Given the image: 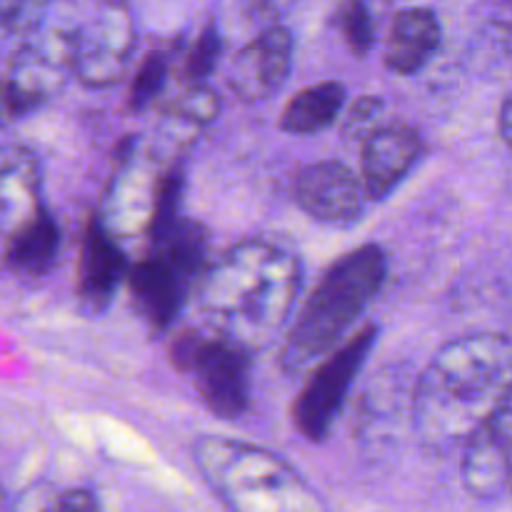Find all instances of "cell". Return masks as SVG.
<instances>
[{"instance_id":"8992f818","label":"cell","mask_w":512,"mask_h":512,"mask_svg":"<svg viewBox=\"0 0 512 512\" xmlns=\"http://www.w3.org/2000/svg\"><path fill=\"white\" fill-rule=\"evenodd\" d=\"M378 340V325H365L350 340L325 355L320 368L303 385L293 403L295 430L310 443H323L333 433L355 378Z\"/></svg>"},{"instance_id":"4fadbf2b","label":"cell","mask_w":512,"mask_h":512,"mask_svg":"<svg viewBox=\"0 0 512 512\" xmlns=\"http://www.w3.org/2000/svg\"><path fill=\"white\" fill-rule=\"evenodd\" d=\"M193 285L195 280H190L183 270L150 250L145 253V258L130 265V300H133L135 313L148 323L153 333H165L175 323Z\"/></svg>"},{"instance_id":"3957f363","label":"cell","mask_w":512,"mask_h":512,"mask_svg":"<svg viewBox=\"0 0 512 512\" xmlns=\"http://www.w3.org/2000/svg\"><path fill=\"white\" fill-rule=\"evenodd\" d=\"M385 278L388 258L380 245H360L335 260L300 308L298 320L280 353V365L288 373H295L338 348L345 333L378 298Z\"/></svg>"},{"instance_id":"cb8c5ba5","label":"cell","mask_w":512,"mask_h":512,"mask_svg":"<svg viewBox=\"0 0 512 512\" xmlns=\"http://www.w3.org/2000/svg\"><path fill=\"white\" fill-rule=\"evenodd\" d=\"M50 0H3V30L8 35H30L43 20Z\"/></svg>"},{"instance_id":"7402d4cb","label":"cell","mask_w":512,"mask_h":512,"mask_svg":"<svg viewBox=\"0 0 512 512\" xmlns=\"http://www.w3.org/2000/svg\"><path fill=\"white\" fill-rule=\"evenodd\" d=\"M223 50V38L213 23L205 25L203 33L198 35L193 48L188 50L183 63V83H205L208 75L215 70V63Z\"/></svg>"},{"instance_id":"d4e9b609","label":"cell","mask_w":512,"mask_h":512,"mask_svg":"<svg viewBox=\"0 0 512 512\" xmlns=\"http://www.w3.org/2000/svg\"><path fill=\"white\" fill-rule=\"evenodd\" d=\"M383 108L385 103L378 95H363V98L355 100L343 120L345 138H368L375 130V123H378Z\"/></svg>"},{"instance_id":"5bb4252c","label":"cell","mask_w":512,"mask_h":512,"mask_svg":"<svg viewBox=\"0 0 512 512\" xmlns=\"http://www.w3.org/2000/svg\"><path fill=\"white\" fill-rule=\"evenodd\" d=\"M130 268L125 253L115 243L110 225L103 215L90 218L83 233L78 263V298L90 313H103L113 303L120 283L128 278Z\"/></svg>"},{"instance_id":"52a82bcc","label":"cell","mask_w":512,"mask_h":512,"mask_svg":"<svg viewBox=\"0 0 512 512\" xmlns=\"http://www.w3.org/2000/svg\"><path fill=\"white\" fill-rule=\"evenodd\" d=\"M73 55L75 33L68 30L20 45L3 83L5 113L20 118L48 103L73 73Z\"/></svg>"},{"instance_id":"e0dca14e","label":"cell","mask_w":512,"mask_h":512,"mask_svg":"<svg viewBox=\"0 0 512 512\" xmlns=\"http://www.w3.org/2000/svg\"><path fill=\"white\" fill-rule=\"evenodd\" d=\"M345 105V85L323 80L303 88L288 100L280 115V128L290 135H313L330 128L340 118Z\"/></svg>"},{"instance_id":"9a60e30c","label":"cell","mask_w":512,"mask_h":512,"mask_svg":"<svg viewBox=\"0 0 512 512\" xmlns=\"http://www.w3.org/2000/svg\"><path fill=\"white\" fill-rule=\"evenodd\" d=\"M60 225L43 205L5 230V268L18 278H43L60 255Z\"/></svg>"},{"instance_id":"ffe728a7","label":"cell","mask_w":512,"mask_h":512,"mask_svg":"<svg viewBox=\"0 0 512 512\" xmlns=\"http://www.w3.org/2000/svg\"><path fill=\"white\" fill-rule=\"evenodd\" d=\"M335 23H338L340 33H343V40L350 48V53L365 58L373 50L375 23L363 0H345L338 8V13H335Z\"/></svg>"},{"instance_id":"d6986e66","label":"cell","mask_w":512,"mask_h":512,"mask_svg":"<svg viewBox=\"0 0 512 512\" xmlns=\"http://www.w3.org/2000/svg\"><path fill=\"white\" fill-rule=\"evenodd\" d=\"M170 73V53L168 50H150L145 60L140 63V70L135 73L128 93V108L133 113H143L168 83Z\"/></svg>"},{"instance_id":"ba28073f","label":"cell","mask_w":512,"mask_h":512,"mask_svg":"<svg viewBox=\"0 0 512 512\" xmlns=\"http://www.w3.org/2000/svg\"><path fill=\"white\" fill-rule=\"evenodd\" d=\"M512 470V383L485 423L465 443L463 483L473 498L490 500L508 488Z\"/></svg>"},{"instance_id":"603a6c76","label":"cell","mask_w":512,"mask_h":512,"mask_svg":"<svg viewBox=\"0 0 512 512\" xmlns=\"http://www.w3.org/2000/svg\"><path fill=\"white\" fill-rule=\"evenodd\" d=\"M183 185H185V175L180 165H173L168 173L160 175L158 188H155V205H153V215H150L148 233L153 228L165 225L168 220L178 218L180 200H183Z\"/></svg>"},{"instance_id":"f1b7e54d","label":"cell","mask_w":512,"mask_h":512,"mask_svg":"<svg viewBox=\"0 0 512 512\" xmlns=\"http://www.w3.org/2000/svg\"><path fill=\"white\" fill-rule=\"evenodd\" d=\"M508 490L512 493V470H510V480H508Z\"/></svg>"},{"instance_id":"6da1fadb","label":"cell","mask_w":512,"mask_h":512,"mask_svg":"<svg viewBox=\"0 0 512 512\" xmlns=\"http://www.w3.org/2000/svg\"><path fill=\"white\" fill-rule=\"evenodd\" d=\"M510 383L512 345L500 335H463L438 348L420 373L413 400V423L425 448H465Z\"/></svg>"},{"instance_id":"83f0119b","label":"cell","mask_w":512,"mask_h":512,"mask_svg":"<svg viewBox=\"0 0 512 512\" xmlns=\"http://www.w3.org/2000/svg\"><path fill=\"white\" fill-rule=\"evenodd\" d=\"M293 0H253V13H258L260 18L270 20L278 18Z\"/></svg>"},{"instance_id":"484cf974","label":"cell","mask_w":512,"mask_h":512,"mask_svg":"<svg viewBox=\"0 0 512 512\" xmlns=\"http://www.w3.org/2000/svg\"><path fill=\"white\" fill-rule=\"evenodd\" d=\"M98 508H100L98 500H95L93 493H88V490H65V493H58V500H55L53 510L90 512Z\"/></svg>"},{"instance_id":"2e32d148","label":"cell","mask_w":512,"mask_h":512,"mask_svg":"<svg viewBox=\"0 0 512 512\" xmlns=\"http://www.w3.org/2000/svg\"><path fill=\"white\" fill-rule=\"evenodd\" d=\"M443 43V28L430 8H408L395 15L385 43V68L395 75H415L430 63Z\"/></svg>"},{"instance_id":"44dd1931","label":"cell","mask_w":512,"mask_h":512,"mask_svg":"<svg viewBox=\"0 0 512 512\" xmlns=\"http://www.w3.org/2000/svg\"><path fill=\"white\" fill-rule=\"evenodd\" d=\"M165 113L193 125H205L220 113V98L205 83H183V93L165 105Z\"/></svg>"},{"instance_id":"7c38bea8","label":"cell","mask_w":512,"mask_h":512,"mask_svg":"<svg viewBox=\"0 0 512 512\" xmlns=\"http://www.w3.org/2000/svg\"><path fill=\"white\" fill-rule=\"evenodd\" d=\"M423 135L408 123L380 125L365 138L360 180L370 200L393 193L423 155Z\"/></svg>"},{"instance_id":"4316f807","label":"cell","mask_w":512,"mask_h":512,"mask_svg":"<svg viewBox=\"0 0 512 512\" xmlns=\"http://www.w3.org/2000/svg\"><path fill=\"white\" fill-rule=\"evenodd\" d=\"M498 133H500V138H503V143L512 148V85H510L508 95H505L503 105H500Z\"/></svg>"},{"instance_id":"8fae6325","label":"cell","mask_w":512,"mask_h":512,"mask_svg":"<svg viewBox=\"0 0 512 512\" xmlns=\"http://www.w3.org/2000/svg\"><path fill=\"white\" fill-rule=\"evenodd\" d=\"M363 198V183L340 160L308 165L295 180V200L310 218L320 223H355L363 213Z\"/></svg>"},{"instance_id":"7a4b0ae2","label":"cell","mask_w":512,"mask_h":512,"mask_svg":"<svg viewBox=\"0 0 512 512\" xmlns=\"http://www.w3.org/2000/svg\"><path fill=\"white\" fill-rule=\"evenodd\" d=\"M300 283L303 273L293 253L265 240H245L205 270L198 300L215 328L255 348L288 320Z\"/></svg>"},{"instance_id":"277c9868","label":"cell","mask_w":512,"mask_h":512,"mask_svg":"<svg viewBox=\"0 0 512 512\" xmlns=\"http://www.w3.org/2000/svg\"><path fill=\"white\" fill-rule=\"evenodd\" d=\"M195 463L223 505L240 512L318 510L320 500L298 470L273 450L233 438L195 440Z\"/></svg>"},{"instance_id":"5b68a950","label":"cell","mask_w":512,"mask_h":512,"mask_svg":"<svg viewBox=\"0 0 512 512\" xmlns=\"http://www.w3.org/2000/svg\"><path fill=\"white\" fill-rule=\"evenodd\" d=\"M168 358L180 375L198 390L200 400L223 420L240 418L250 403L253 348L228 333L183 330L173 338Z\"/></svg>"},{"instance_id":"30bf717a","label":"cell","mask_w":512,"mask_h":512,"mask_svg":"<svg viewBox=\"0 0 512 512\" xmlns=\"http://www.w3.org/2000/svg\"><path fill=\"white\" fill-rule=\"evenodd\" d=\"M133 53V28L123 10H110L88 28L75 30L73 73L88 88H108L125 75Z\"/></svg>"},{"instance_id":"9c48e42d","label":"cell","mask_w":512,"mask_h":512,"mask_svg":"<svg viewBox=\"0 0 512 512\" xmlns=\"http://www.w3.org/2000/svg\"><path fill=\"white\" fill-rule=\"evenodd\" d=\"M293 65V35L285 25H270L238 50L228 85L245 103L268 100L283 88Z\"/></svg>"},{"instance_id":"ac0fdd59","label":"cell","mask_w":512,"mask_h":512,"mask_svg":"<svg viewBox=\"0 0 512 512\" xmlns=\"http://www.w3.org/2000/svg\"><path fill=\"white\" fill-rule=\"evenodd\" d=\"M0 198H3L5 230L13 228L18 220L33 213L40 203V168L30 150L8 148L3 155V173H0Z\"/></svg>"}]
</instances>
